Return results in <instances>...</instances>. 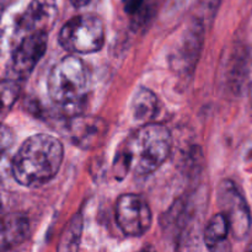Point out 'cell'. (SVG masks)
<instances>
[{"label": "cell", "mask_w": 252, "mask_h": 252, "mask_svg": "<svg viewBox=\"0 0 252 252\" xmlns=\"http://www.w3.org/2000/svg\"><path fill=\"white\" fill-rule=\"evenodd\" d=\"M63 155V145L56 137L48 134L30 137L12 159L14 179L22 186H42L59 171Z\"/></svg>", "instance_id": "1"}, {"label": "cell", "mask_w": 252, "mask_h": 252, "mask_svg": "<svg viewBox=\"0 0 252 252\" xmlns=\"http://www.w3.org/2000/svg\"><path fill=\"white\" fill-rule=\"evenodd\" d=\"M171 150V134L165 126L148 123L135 130L123 152L126 169L144 176L157 171Z\"/></svg>", "instance_id": "2"}, {"label": "cell", "mask_w": 252, "mask_h": 252, "mask_svg": "<svg viewBox=\"0 0 252 252\" xmlns=\"http://www.w3.org/2000/svg\"><path fill=\"white\" fill-rule=\"evenodd\" d=\"M88 90V70L83 61L65 57L59 62L48 78V91L52 100L62 108L73 111L85 98Z\"/></svg>", "instance_id": "3"}, {"label": "cell", "mask_w": 252, "mask_h": 252, "mask_svg": "<svg viewBox=\"0 0 252 252\" xmlns=\"http://www.w3.org/2000/svg\"><path fill=\"white\" fill-rule=\"evenodd\" d=\"M105 27L96 15H79L69 20L61 30L59 43L71 53L89 54L102 48Z\"/></svg>", "instance_id": "4"}, {"label": "cell", "mask_w": 252, "mask_h": 252, "mask_svg": "<svg viewBox=\"0 0 252 252\" xmlns=\"http://www.w3.org/2000/svg\"><path fill=\"white\" fill-rule=\"evenodd\" d=\"M218 204L234 238L236 240L245 239L251 228V213L244 196L230 180H224L219 185Z\"/></svg>", "instance_id": "5"}, {"label": "cell", "mask_w": 252, "mask_h": 252, "mask_svg": "<svg viewBox=\"0 0 252 252\" xmlns=\"http://www.w3.org/2000/svg\"><path fill=\"white\" fill-rule=\"evenodd\" d=\"M120 228L128 236H142L152 225V211L147 201L138 194H123L116 206Z\"/></svg>", "instance_id": "6"}, {"label": "cell", "mask_w": 252, "mask_h": 252, "mask_svg": "<svg viewBox=\"0 0 252 252\" xmlns=\"http://www.w3.org/2000/svg\"><path fill=\"white\" fill-rule=\"evenodd\" d=\"M46 32L31 33L21 41L12 54V70L19 78H26L32 73L47 49Z\"/></svg>", "instance_id": "7"}, {"label": "cell", "mask_w": 252, "mask_h": 252, "mask_svg": "<svg viewBox=\"0 0 252 252\" xmlns=\"http://www.w3.org/2000/svg\"><path fill=\"white\" fill-rule=\"evenodd\" d=\"M107 125L98 117H74L68 123V133L71 142L81 149H94L103 142Z\"/></svg>", "instance_id": "8"}, {"label": "cell", "mask_w": 252, "mask_h": 252, "mask_svg": "<svg viewBox=\"0 0 252 252\" xmlns=\"http://www.w3.org/2000/svg\"><path fill=\"white\" fill-rule=\"evenodd\" d=\"M57 17L56 0H31L26 11L20 16L19 27L31 33L48 32Z\"/></svg>", "instance_id": "9"}, {"label": "cell", "mask_w": 252, "mask_h": 252, "mask_svg": "<svg viewBox=\"0 0 252 252\" xmlns=\"http://www.w3.org/2000/svg\"><path fill=\"white\" fill-rule=\"evenodd\" d=\"M202 39L203 31L201 26H193L192 30L187 32V36L184 38L181 46L172 56V65L177 70L186 73L189 69H193L201 51Z\"/></svg>", "instance_id": "10"}, {"label": "cell", "mask_w": 252, "mask_h": 252, "mask_svg": "<svg viewBox=\"0 0 252 252\" xmlns=\"http://www.w3.org/2000/svg\"><path fill=\"white\" fill-rule=\"evenodd\" d=\"M30 235V221L27 217L20 213H10L2 218L1 249L10 250L24 243Z\"/></svg>", "instance_id": "11"}, {"label": "cell", "mask_w": 252, "mask_h": 252, "mask_svg": "<svg viewBox=\"0 0 252 252\" xmlns=\"http://www.w3.org/2000/svg\"><path fill=\"white\" fill-rule=\"evenodd\" d=\"M230 230L228 220L221 213L216 214L204 229V243L209 252H231V244L228 240Z\"/></svg>", "instance_id": "12"}, {"label": "cell", "mask_w": 252, "mask_h": 252, "mask_svg": "<svg viewBox=\"0 0 252 252\" xmlns=\"http://www.w3.org/2000/svg\"><path fill=\"white\" fill-rule=\"evenodd\" d=\"M157 10V0H125V11L134 29L147 26Z\"/></svg>", "instance_id": "13"}, {"label": "cell", "mask_w": 252, "mask_h": 252, "mask_svg": "<svg viewBox=\"0 0 252 252\" xmlns=\"http://www.w3.org/2000/svg\"><path fill=\"white\" fill-rule=\"evenodd\" d=\"M158 111V97L153 91L140 88L135 93L132 101V115L134 120L148 122L152 120Z\"/></svg>", "instance_id": "14"}, {"label": "cell", "mask_w": 252, "mask_h": 252, "mask_svg": "<svg viewBox=\"0 0 252 252\" xmlns=\"http://www.w3.org/2000/svg\"><path fill=\"white\" fill-rule=\"evenodd\" d=\"M83 225V217L80 214H75L62 233L57 252H79Z\"/></svg>", "instance_id": "15"}, {"label": "cell", "mask_w": 252, "mask_h": 252, "mask_svg": "<svg viewBox=\"0 0 252 252\" xmlns=\"http://www.w3.org/2000/svg\"><path fill=\"white\" fill-rule=\"evenodd\" d=\"M19 91V86L14 81H2L1 94H2V102L6 108L11 107L12 103L15 102Z\"/></svg>", "instance_id": "16"}, {"label": "cell", "mask_w": 252, "mask_h": 252, "mask_svg": "<svg viewBox=\"0 0 252 252\" xmlns=\"http://www.w3.org/2000/svg\"><path fill=\"white\" fill-rule=\"evenodd\" d=\"M70 1H71V4L74 5V6L80 7V6H85V5L89 4L91 0H70Z\"/></svg>", "instance_id": "17"}, {"label": "cell", "mask_w": 252, "mask_h": 252, "mask_svg": "<svg viewBox=\"0 0 252 252\" xmlns=\"http://www.w3.org/2000/svg\"><path fill=\"white\" fill-rule=\"evenodd\" d=\"M138 252H157V250H155L152 245H147V246H144L143 249H140Z\"/></svg>", "instance_id": "18"}, {"label": "cell", "mask_w": 252, "mask_h": 252, "mask_svg": "<svg viewBox=\"0 0 252 252\" xmlns=\"http://www.w3.org/2000/svg\"><path fill=\"white\" fill-rule=\"evenodd\" d=\"M248 161L252 162V145L250 147V149H249V153H248Z\"/></svg>", "instance_id": "19"}, {"label": "cell", "mask_w": 252, "mask_h": 252, "mask_svg": "<svg viewBox=\"0 0 252 252\" xmlns=\"http://www.w3.org/2000/svg\"><path fill=\"white\" fill-rule=\"evenodd\" d=\"M250 107H251V112H252V89L250 91Z\"/></svg>", "instance_id": "20"}, {"label": "cell", "mask_w": 252, "mask_h": 252, "mask_svg": "<svg viewBox=\"0 0 252 252\" xmlns=\"http://www.w3.org/2000/svg\"><path fill=\"white\" fill-rule=\"evenodd\" d=\"M246 252H252V244H251V245H250V246H249L248 251H246Z\"/></svg>", "instance_id": "21"}]
</instances>
